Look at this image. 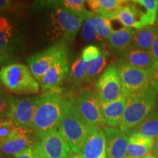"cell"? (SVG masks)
Returning a JSON list of instances; mask_svg holds the SVG:
<instances>
[{"mask_svg":"<svg viewBox=\"0 0 158 158\" xmlns=\"http://www.w3.org/2000/svg\"><path fill=\"white\" fill-rule=\"evenodd\" d=\"M90 127L81 117L70 100L63 98L58 130L73 152L78 154Z\"/></svg>","mask_w":158,"mask_h":158,"instance_id":"1","label":"cell"},{"mask_svg":"<svg viewBox=\"0 0 158 158\" xmlns=\"http://www.w3.org/2000/svg\"><path fill=\"white\" fill-rule=\"evenodd\" d=\"M127 104L119 125L122 131L133 129L143 122L156 108L157 92L152 88L126 97Z\"/></svg>","mask_w":158,"mask_h":158,"instance_id":"2","label":"cell"},{"mask_svg":"<svg viewBox=\"0 0 158 158\" xmlns=\"http://www.w3.org/2000/svg\"><path fill=\"white\" fill-rule=\"evenodd\" d=\"M0 83L17 95H31L39 92L40 84L30 69L21 63H10L0 70Z\"/></svg>","mask_w":158,"mask_h":158,"instance_id":"3","label":"cell"},{"mask_svg":"<svg viewBox=\"0 0 158 158\" xmlns=\"http://www.w3.org/2000/svg\"><path fill=\"white\" fill-rule=\"evenodd\" d=\"M63 98L60 92H46L41 95L33 122V130L39 138L58 129Z\"/></svg>","mask_w":158,"mask_h":158,"instance_id":"4","label":"cell"},{"mask_svg":"<svg viewBox=\"0 0 158 158\" xmlns=\"http://www.w3.org/2000/svg\"><path fill=\"white\" fill-rule=\"evenodd\" d=\"M83 21L59 8L52 10L47 27V34L51 40L69 42L76 38Z\"/></svg>","mask_w":158,"mask_h":158,"instance_id":"5","label":"cell"},{"mask_svg":"<svg viewBox=\"0 0 158 158\" xmlns=\"http://www.w3.org/2000/svg\"><path fill=\"white\" fill-rule=\"evenodd\" d=\"M70 101L89 127H102L104 126L100 103L95 91L90 88L85 89L78 96L72 97Z\"/></svg>","mask_w":158,"mask_h":158,"instance_id":"6","label":"cell"},{"mask_svg":"<svg viewBox=\"0 0 158 158\" xmlns=\"http://www.w3.org/2000/svg\"><path fill=\"white\" fill-rule=\"evenodd\" d=\"M118 76L122 84V94L127 97L150 88L148 72L135 68L118 59L116 61Z\"/></svg>","mask_w":158,"mask_h":158,"instance_id":"7","label":"cell"},{"mask_svg":"<svg viewBox=\"0 0 158 158\" xmlns=\"http://www.w3.org/2000/svg\"><path fill=\"white\" fill-rule=\"evenodd\" d=\"M41 95L29 97L12 96L9 118L15 127L32 130L33 122Z\"/></svg>","mask_w":158,"mask_h":158,"instance_id":"8","label":"cell"},{"mask_svg":"<svg viewBox=\"0 0 158 158\" xmlns=\"http://www.w3.org/2000/svg\"><path fill=\"white\" fill-rule=\"evenodd\" d=\"M68 54L67 43L57 42L40 52L31 55L27 59L31 73L39 81L43 75L64 55Z\"/></svg>","mask_w":158,"mask_h":158,"instance_id":"9","label":"cell"},{"mask_svg":"<svg viewBox=\"0 0 158 158\" xmlns=\"http://www.w3.org/2000/svg\"><path fill=\"white\" fill-rule=\"evenodd\" d=\"M94 89L100 103L113 102L122 95V84L116 64L108 65L97 80Z\"/></svg>","mask_w":158,"mask_h":158,"instance_id":"10","label":"cell"},{"mask_svg":"<svg viewBox=\"0 0 158 158\" xmlns=\"http://www.w3.org/2000/svg\"><path fill=\"white\" fill-rule=\"evenodd\" d=\"M37 147L45 158H68L73 152L58 129L40 138Z\"/></svg>","mask_w":158,"mask_h":158,"instance_id":"11","label":"cell"},{"mask_svg":"<svg viewBox=\"0 0 158 158\" xmlns=\"http://www.w3.org/2000/svg\"><path fill=\"white\" fill-rule=\"evenodd\" d=\"M38 141L39 138L34 130L18 127L10 138L0 143V153L13 157L31 146L36 145Z\"/></svg>","mask_w":158,"mask_h":158,"instance_id":"12","label":"cell"},{"mask_svg":"<svg viewBox=\"0 0 158 158\" xmlns=\"http://www.w3.org/2000/svg\"><path fill=\"white\" fill-rule=\"evenodd\" d=\"M78 155L82 158H107L106 137L102 127H90Z\"/></svg>","mask_w":158,"mask_h":158,"instance_id":"13","label":"cell"},{"mask_svg":"<svg viewBox=\"0 0 158 158\" xmlns=\"http://www.w3.org/2000/svg\"><path fill=\"white\" fill-rule=\"evenodd\" d=\"M69 73L68 54L64 55L53 65L42 78L39 84L43 94L50 92H59L60 86Z\"/></svg>","mask_w":158,"mask_h":158,"instance_id":"14","label":"cell"},{"mask_svg":"<svg viewBox=\"0 0 158 158\" xmlns=\"http://www.w3.org/2000/svg\"><path fill=\"white\" fill-rule=\"evenodd\" d=\"M106 137L107 158H124L127 156L129 137L124 132L115 127L102 126Z\"/></svg>","mask_w":158,"mask_h":158,"instance_id":"15","label":"cell"},{"mask_svg":"<svg viewBox=\"0 0 158 158\" xmlns=\"http://www.w3.org/2000/svg\"><path fill=\"white\" fill-rule=\"evenodd\" d=\"M126 104V97L123 94L113 102L100 103L104 126L115 128L119 127L125 110Z\"/></svg>","mask_w":158,"mask_h":158,"instance_id":"16","label":"cell"},{"mask_svg":"<svg viewBox=\"0 0 158 158\" xmlns=\"http://www.w3.org/2000/svg\"><path fill=\"white\" fill-rule=\"evenodd\" d=\"M21 44V37L7 16L0 15V48L13 54Z\"/></svg>","mask_w":158,"mask_h":158,"instance_id":"17","label":"cell"},{"mask_svg":"<svg viewBox=\"0 0 158 158\" xmlns=\"http://www.w3.org/2000/svg\"><path fill=\"white\" fill-rule=\"evenodd\" d=\"M40 5L44 7L54 9L59 8L68 12L72 15L81 19L83 21L94 16V13L87 10L85 7L84 0H60V1L40 2Z\"/></svg>","mask_w":158,"mask_h":158,"instance_id":"18","label":"cell"},{"mask_svg":"<svg viewBox=\"0 0 158 158\" xmlns=\"http://www.w3.org/2000/svg\"><path fill=\"white\" fill-rule=\"evenodd\" d=\"M119 59L135 68L149 71L155 64L151 52L139 49L130 44L120 54Z\"/></svg>","mask_w":158,"mask_h":158,"instance_id":"19","label":"cell"},{"mask_svg":"<svg viewBox=\"0 0 158 158\" xmlns=\"http://www.w3.org/2000/svg\"><path fill=\"white\" fill-rule=\"evenodd\" d=\"M129 2L107 19L110 21L116 20L126 28L139 29L142 11L136 7L135 4L133 2H131L132 3Z\"/></svg>","mask_w":158,"mask_h":158,"instance_id":"20","label":"cell"},{"mask_svg":"<svg viewBox=\"0 0 158 158\" xmlns=\"http://www.w3.org/2000/svg\"><path fill=\"white\" fill-rule=\"evenodd\" d=\"M86 2L95 16L108 18L129 2L125 0H89Z\"/></svg>","mask_w":158,"mask_h":158,"instance_id":"21","label":"cell"},{"mask_svg":"<svg viewBox=\"0 0 158 158\" xmlns=\"http://www.w3.org/2000/svg\"><path fill=\"white\" fill-rule=\"evenodd\" d=\"M128 137L127 156L143 158L153 150L154 139L140 135H133Z\"/></svg>","mask_w":158,"mask_h":158,"instance_id":"22","label":"cell"},{"mask_svg":"<svg viewBox=\"0 0 158 158\" xmlns=\"http://www.w3.org/2000/svg\"><path fill=\"white\" fill-rule=\"evenodd\" d=\"M135 30L133 29L122 28L114 30L112 35L108 40V47L114 54H121L132 43Z\"/></svg>","mask_w":158,"mask_h":158,"instance_id":"23","label":"cell"},{"mask_svg":"<svg viewBox=\"0 0 158 158\" xmlns=\"http://www.w3.org/2000/svg\"><path fill=\"white\" fill-rule=\"evenodd\" d=\"M128 136L140 135L155 140L158 137V113L154 110L143 122L125 133Z\"/></svg>","mask_w":158,"mask_h":158,"instance_id":"24","label":"cell"},{"mask_svg":"<svg viewBox=\"0 0 158 158\" xmlns=\"http://www.w3.org/2000/svg\"><path fill=\"white\" fill-rule=\"evenodd\" d=\"M157 28V26H148L135 30L131 44L136 48L150 52Z\"/></svg>","mask_w":158,"mask_h":158,"instance_id":"25","label":"cell"},{"mask_svg":"<svg viewBox=\"0 0 158 158\" xmlns=\"http://www.w3.org/2000/svg\"><path fill=\"white\" fill-rule=\"evenodd\" d=\"M132 2L142 6L145 9V12H142L139 29L143 28L148 26H154L156 23L158 1L157 0H135V1Z\"/></svg>","mask_w":158,"mask_h":158,"instance_id":"26","label":"cell"},{"mask_svg":"<svg viewBox=\"0 0 158 158\" xmlns=\"http://www.w3.org/2000/svg\"><path fill=\"white\" fill-rule=\"evenodd\" d=\"M87 67L88 64L79 56L71 66L69 79L74 86L80 87L82 84L87 81Z\"/></svg>","mask_w":158,"mask_h":158,"instance_id":"27","label":"cell"},{"mask_svg":"<svg viewBox=\"0 0 158 158\" xmlns=\"http://www.w3.org/2000/svg\"><path fill=\"white\" fill-rule=\"evenodd\" d=\"M92 21L100 40L109 39L114 31L111 21L107 18L95 16V15L92 18Z\"/></svg>","mask_w":158,"mask_h":158,"instance_id":"28","label":"cell"},{"mask_svg":"<svg viewBox=\"0 0 158 158\" xmlns=\"http://www.w3.org/2000/svg\"><path fill=\"white\" fill-rule=\"evenodd\" d=\"M106 65V55L102 53L95 60L88 64L87 67V81L86 84H90L96 80L103 71Z\"/></svg>","mask_w":158,"mask_h":158,"instance_id":"29","label":"cell"},{"mask_svg":"<svg viewBox=\"0 0 158 158\" xmlns=\"http://www.w3.org/2000/svg\"><path fill=\"white\" fill-rule=\"evenodd\" d=\"M12 95L8 92L0 87V122L10 119Z\"/></svg>","mask_w":158,"mask_h":158,"instance_id":"30","label":"cell"},{"mask_svg":"<svg viewBox=\"0 0 158 158\" xmlns=\"http://www.w3.org/2000/svg\"><path fill=\"white\" fill-rule=\"evenodd\" d=\"M82 36L86 43H92L97 40H100L96 32L92 18L84 21L82 29Z\"/></svg>","mask_w":158,"mask_h":158,"instance_id":"31","label":"cell"},{"mask_svg":"<svg viewBox=\"0 0 158 158\" xmlns=\"http://www.w3.org/2000/svg\"><path fill=\"white\" fill-rule=\"evenodd\" d=\"M18 129L10 119L0 122V143L7 140L15 133Z\"/></svg>","mask_w":158,"mask_h":158,"instance_id":"32","label":"cell"},{"mask_svg":"<svg viewBox=\"0 0 158 158\" xmlns=\"http://www.w3.org/2000/svg\"><path fill=\"white\" fill-rule=\"evenodd\" d=\"M102 54L100 48L96 45H89L83 49L81 56L85 62L90 63L92 61L98 59Z\"/></svg>","mask_w":158,"mask_h":158,"instance_id":"33","label":"cell"},{"mask_svg":"<svg viewBox=\"0 0 158 158\" xmlns=\"http://www.w3.org/2000/svg\"><path fill=\"white\" fill-rule=\"evenodd\" d=\"M13 158H45L36 145L31 146Z\"/></svg>","mask_w":158,"mask_h":158,"instance_id":"34","label":"cell"},{"mask_svg":"<svg viewBox=\"0 0 158 158\" xmlns=\"http://www.w3.org/2000/svg\"><path fill=\"white\" fill-rule=\"evenodd\" d=\"M21 6L20 2L11 0H0V13L15 11Z\"/></svg>","mask_w":158,"mask_h":158,"instance_id":"35","label":"cell"},{"mask_svg":"<svg viewBox=\"0 0 158 158\" xmlns=\"http://www.w3.org/2000/svg\"><path fill=\"white\" fill-rule=\"evenodd\" d=\"M147 72L149 78L150 87L158 92V62H155L152 68Z\"/></svg>","mask_w":158,"mask_h":158,"instance_id":"36","label":"cell"},{"mask_svg":"<svg viewBox=\"0 0 158 158\" xmlns=\"http://www.w3.org/2000/svg\"><path fill=\"white\" fill-rule=\"evenodd\" d=\"M12 53L5 50V49L0 48V65L7 64L11 59Z\"/></svg>","mask_w":158,"mask_h":158,"instance_id":"37","label":"cell"},{"mask_svg":"<svg viewBox=\"0 0 158 158\" xmlns=\"http://www.w3.org/2000/svg\"><path fill=\"white\" fill-rule=\"evenodd\" d=\"M150 52H151L152 55L155 62H158V28L157 30V33H156L152 47V50Z\"/></svg>","mask_w":158,"mask_h":158,"instance_id":"38","label":"cell"},{"mask_svg":"<svg viewBox=\"0 0 158 158\" xmlns=\"http://www.w3.org/2000/svg\"><path fill=\"white\" fill-rule=\"evenodd\" d=\"M153 155L158 157V137L155 138V141H154V146H153Z\"/></svg>","mask_w":158,"mask_h":158,"instance_id":"39","label":"cell"},{"mask_svg":"<svg viewBox=\"0 0 158 158\" xmlns=\"http://www.w3.org/2000/svg\"><path fill=\"white\" fill-rule=\"evenodd\" d=\"M68 158H82V157H81V156L78 155V154L73 152L70 156H69Z\"/></svg>","mask_w":158,"mask_h":158,"instance_id":"40","label":"cell"},{"mask_svg":"<svg viewBox=\"0 0 158 158\" xmlns=\"http://www.w3.org/2000/svg\"><path fill=\"white\" fill-rule=\"evenodd\" d=\"M0 158H13V157H10V156L5 155H3V154L0 153Z\"/></svg>","mask_w":158,"mask_h":158,"instance_id":"41","label":"cell"},{"mask_svg":"<svg viewBox=\"0 0 158 158\" xmlns=\"http://www.w3.org/2000/svg\"><path fill=\"white\" fill-rule=\"evenodd\" d=\"M143 158H157L156 156H155L154 155H152V154H149V155H148L147 156H146L145 157Z\"/></svg>","mask_w":158,"mask_h":158,"instance_id":"42","label":"cell"},{"mask_svg":"<svg viewBox=\"0 0 158 158\" xmlns=\"http://www.w3.org/2000/svg\"><path fill=\"white\" fill-rule=\"evenodd\" d=\"M156 23L158 27V5H157V15H156Z\"/></svg>","mask_w":158,"mask_h":158,"instance_id":"43","label":"cell"},{"mask_svg":"<svg viewBox=\"0 0 158 158\" xmlns=\"http://www.w3.org/2000/svg\"><path fill=\"white\" fill-rule=\"evenodd\" d=\"M156 110H157V112L158 113V97H157V104H156Z\"/></svg>","mask_w":158,"mask_h":158,"instance_id":"44","label":"cell"},{"mask_svg":"<svg viewBox=\"0 0 158 158\" xmlns=\"http://www.w3.org/2000/svg\"><path fill=\"white\" fill-rule=\"evenodd\" d=\"M124 158H136V157H130V156H126Z\"/></svg>","mask_w":158,"mask_h":158,"instance_id":"45","label":"cell"},{"mask_svg":"<svg viewBox=\"0 0 158 158\" xmlns=\"http://www.w3.org/2000/svg\"><path fill=\"white\" fill-rule=\"evenodd\" d=\"M0 87H2V86H1V84H0Z\"/></svg>","mask_w":158,"mask_h":158,"instance_id":"46","label":"cell"},{"mask_svg":"<svg viewBox=\"0 0 158 158\" xmlns=\"http://www.w3.org/2000/svg\"><path fill=\"white\" fill-rule=\"evenodd\" d=\"M0 84H1V83H0Z\"/></svg>","mask_w":158,"mask_h":158,"instance_id":"47","label":"cell"},{"mask_svg":"<svg viewBox=\"0 0 158 158\" xmlns=\"http://www.w3.org/2000/svg\"><path fill=\"white\" fill-rule=\"evenodd\" d=\"M157 157V158H158V157Z\"/></svg>","mask_w":158,"mask_h":158,"instance_id":"48","label":"cell"}]
</instances>
